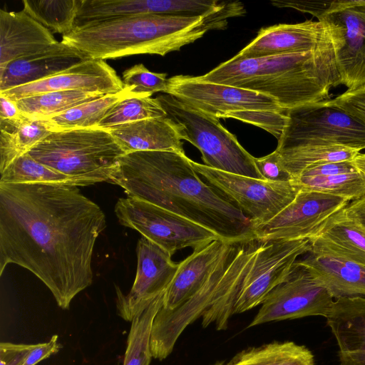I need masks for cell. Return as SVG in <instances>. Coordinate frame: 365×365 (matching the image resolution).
I'll return each mask as SVG.
<instances>
[{"mask_svg": "<svg viewBox=\"0 0 365 365\" xmlns=\"http://www.w3.org/2000/svg\"><path fill=\"white\" fill-rule=\"evenodd\" d=\"M166 93L217 119L232 118L259 127L277 140L287 120L286 111L273 98L200 76H174L168 79Z\"/></svg>", "mask_w": 365, "mask_h": 365, "instance_id": "6", "label": "cell"}, {"mask_svg": "<svg viewBox=\"0 0 365 365\" xmlns=\"http://www.w3.org/2000/svg\"><path fill=\"white\" fill-rule=\"evenodd\" d=\"M163 298L154 301L131 322L123 365H150L151 330L154 318L163 306Z\"/></svg>", "mask_w": 365, "mask_h": 365, "instance_id": "32", "label": "cell"}, {"mask_svg": "<svg viewBox=\"0 0 365 365\" xmlns=\"http://www.w3.org/2000/svg\"><path fill=\"white\" fill-rule=\"evenodd\" d=\"M31 344L1 342L0 365H23Z\"/></svg>", "mask_w": 365, "mask_h": 365, "instance_id": "40", "label": "cell"}, {"mask_svg": "<svg viewBox=\"0 0 365 365\" xmlns=\"http://www.w3.org/2000/svg\"><path fill=\"white\" fill-rule=\"evenodd\" d=\"M124 88L122 79L104 60L85 59L55 75L0 94L16 101L52 91L84 90L110 94L118 93Z\"/></svg>", "mask_w": 365, "mask_h": 365, "instance_id": "16", "label": "cell"}, {"mask_svg": "<svg viewBox=\"0 0 365 365\" xmlns=\"http://www.w3.org/2000/svg\"><path fill=\"white\" fill-rule=\"evenodd\" d=\"M326 319L341 365H365V297L335 299Z\"/></svg>", "mask_w": 365, "mask_h": 365, "instance_id": "21", "label": "cell"}, {"mask_svg": "<svg viewBox=\"0 0 365 365\" xmlns=\"http://www.w3.org/2000/svg\"><path fill=\"white\" fill-rule=\"evenodd\" d=\"M0 184L49 183L73 185L70 178L34 159L26 153L0 173Z\"/></svg>", "mask_w": 365, "mask_h": 365, "instance_id": "34", "label": "cell"}, {"mask_svg": "<svg viewBox=\"0 0 365 365\" xmlns=\"http://www.w3.org/2000/svg\"><path fill=\"white\" fill-rule=\"evenodd\" d=\"M167 74L150 71L143 63L135 64L123 72L125 86L133 87V92L140 97H151L158 92L166 93Z\"/></svg>", "mask_w": 365, "mask_h": 365, "instance_id": "36", "label": "cell"}, {"mask_svg": "<svg viewBox=\"0 0 365 365\" xmlns=\"http://www.w3.org/2000/svg\"><path fill=\"white\" fill-rule=\"evenodd\" d=\"M16 101L0 94V127H10L21 124L25 119Z\"/></svg>", "mask_w": 365, "mask_h": 365, "instance_id": "41", "label": "cell"}, {"mask_svg": "<svg viewBox=\"0 0 365 365\" xmlns=\"http://www.w3.org/2000/svg\"><path fill=\"white\" fill-rule=\"evenodd\" d=\"M106 130L125 154L138 151H172L185 154L180 134L167 117L143 119Z\"/></svg>", "mask_w": 365, "mask_h": 365, "instance_id": "24", "label": "cell"}, {"mask_svg": "<svg viewBox=\"0 0 365 365\" xmlns=\"http://www.w3.org/2000/svg\"><path fill=\"white\" fill-rule=\"evenodd\" d=\"M352 163L359 171L365 174V153H359Z\"/></svg>", "mask_w": 365, "mask_h": 365, "instance_id": "44", "label": "cell"}, {"mask_svg": "<svg viewBox=\"0 0 365 365\" xmlns=\"http://www.w3.org/2000/svg\"><path fill=\"white\" fill-rule=\"evenodd\" d=\"M275 150L292 180L312 166L331 162L351 161L360 153L357 150L339 145H307Z\"/></svg>", "mask_w": 365, "mask_h": 365, "instance_id": "29", "label": "cell"}, {"mask_svg": "<svg viewBox=\"0 0 365 365\" xmlns=\"http://www.w3.org/2000/svg\"><path fill=\"white\" fill-rule=\"evenodd\" d=\"M133 90V87L125 86L118 93L106 94L83 103L43 122L51 132L97 128L115 104L129 97H140Z\"/></svg>", "mask_w": 365, "mask_h": 365, "instance_id": "26", "label": "cell"}, {"mask_svg": "<svg viewBox=\"0 0 365 365\" xmlns=\"http://www.w3.org/2000/svg\"><path fill=\"white\" fill-rule=\"evenodd\" d=\"M137 270L130 292L125 294L116 287L117 314L127 322L165 295L179 267L171 255L142 237L138 242Z\"/></svg>", "mask_w": 365, "mask_h": 365, "instance_id": "15", "label": "cell"}, {"mask_svg": "<svg viewBox=\"0 0 365 365\" xmlns=\"http://www.w3.org/2000/svg\"><path fill=\"white\" fill-rule=\"evenodd\" d=\"M195 0H78L75 27L142 15L195 16Z\"/></svg>", "mask_w": 365, "mask_h": 365, "instance_id": "18", "label": "cell"}, {"mask_svg": "<svg viewBox=\"0 0 365 365\" xmlns=\"http://www.w3.org/2000/svg\"><path fill=\"white\" fill-rule=\"evenodd\" d=\"M106 227L103 210L76 186L0 184V275L19 265L68 309L92 284L93 248Z\"/></svg>", "mask_w": 365, "mask_h": 365, "instance_id": "1", "label": "cell"}, {"mask_svg": "<svg viewBox=\"0 0 365 365\" xmlns=\"http://www.w3.org/2000/svg\"><path fill=\"white\" fill-rule=\"evenodd\" d=\"M213 365H314V359L304 346L292 341H275L247 349L227 362Z\"/></svg>", "mask_w": 365, "mask_h": 365, "instance_id": "27", "label": "cell"}, {"mask_svg": "<svg viewBox=\"0 0 365 365\" xmlns=\"http://www.w3.org/2000/svg\"><path fill=\"white\" fill-rule=\"evenodd\" d=\"M50 133L43 120L28 118L19 126L0 128V173Z\"/></svg>", "mask_w": 365, "mask_h": 365, "instance_id": "30", "label": "cell"}, {"mask_svg": "<svg viewBox=\"0 0 365 365\" xmlns=\"http://www.w3.org/2000/svg\"><path fill=\"white\" fill-rule=\"evenodd\" d=\"M255 162L264 180L272 182L292 181L291 176L283 168L276 150L264 157L255 158Z\"/></svg>", "mask_w": 365, "mask_h": 365, "instance_id": "38", "label": "cell"}, {"mask_svg": "<svg viewBox=\"0 0 365 365\" xmlns=\"http://www.w3.org/2000/svg\"><path fill=\"white\" fill-rule=\"evenodd\" d=\"M114 211L122 225L137 230L171 256L179 250H195L219 239L211 230L139 199L120 198Z\"/></svg>", "mask_w": 365, "mask_h": 365, "instance_id": "9", "label": "cell"}, {"mask_svg": "<svg viewBox=\"0 0 365 365\" xmlns=\"http://www.w3.org/2000/svg\"><path fill=\"white\" fill-rule=\"evenodd\" d=\"M349 202L329 194L300 190L294 200L274 218L255 227V240H310Z\"/></svg>", "mask_w": 365, "mask_h": 365, "instance_id": "12", "label": "cell"}, {"mask_svg": "<svg viewBox=\"0 0 365 365\" xmlns=\"http://www.w3.org/2000/svg\"><path fill=\"white\" fill-rule=\"evenodd\" d=\"M235 245L217 239L193 250L190 256L179 262L178 271L165 293L161 308L173 310L198 292Z\"/></svg>", "mask_w": 365, "mask_h": 365, "instance_id": "19", "label": "cell"}, {"mask_svg": "<svg viewBox=\"0 0 365 365\" xmlns=\"http://www.w3.org/2000/svg\"><path fill=\"white\" fill-rule=\"evenodd\" d=\"M260 242L254 262L242 283L234 314L262 304L272 289L288 279L298 257L309 251V240Z\"/></svg>", "mask_w": 365, "mask_h": 365, "instance_id": "14", "label": "cell"}, {"mask_svg": "<svg viewBox=\"0 0 365 365\" xmlns=\"http://www.w3.org/2000/svg\"><path fill=\"white\" fill-rule=\"evenodd\" d=\"M245 14L235 1L218 13L200 16L142 15L75 27L62 42L86 59H115L138 54L162 56L180 50L213 29H224L227 19Z\"/></svg>", "mask_w": 365, "mask_h": 365, "instance_id": "3", "label": "cell"}, {"mask_svg": "<svg viewBox=\"0 0 365 365\" xmlns=\"http://www.w3.org/2000/svg\"><path fill=\"white\" fill-rule=\"evenodd\" d=\"M324 101L327 104L342 109L365 123V86L347 89L335 98Z\"/></svg>", "mask_w": 365, "mask_h": 365, "instance_id": "37", "label": "cell"}, {"mask_svg": "<svg viewBox=\"0 0 365 365\" xmlns=\"http://www.w3.org/2000/svg\"><path fill=\"white\" fill-rule=\"evenodd\" d=\"M191 165L198 175L238 206L254 227L274 218L300 190L292 181L272 182L235 175L192 160Z\"/></svg>", "mask_w": 365, "mask_h": 365, "instance_id": "10", "label": "cell"}, {"mask_svg": "<svg viewBox=\"0 0 365 365\" xmlns=\"http://www.w3.org/2000/svg\"><path fill=\"white\" fill-rule=\"evenodd\" d=\"M85 59L76 49L58 41L45 51L14 60L0 69V92L48 78Z\"/></svg>", "mask_w": 365, "mask_h": 365, "instance_id": "22", "label": "cell"}, {"mask_svg": "<svg viewBox=\"0 0 365 365\" xmlns=\"http://www.w3.org/2000/svg\"><path fill=\"white\" fill-rule=\"evenodd\" d=\"M53 34L24 10L0 9V69L56 44Z\"/></svg>", "mask_w": 365, "mask_h": 365, "instance_id": "20", "label": "cell"}, {"mask_svg": "<svg viewBox=\"0 0 365 365\" xmlns=\"http://www.w3.org/2000/svg\"><path fill=\"white\" fill-rule=\"evenodd\" d=\"M128 197L168 210L232 244L255 240L250 219L219 190L205 183L185 154L138 151L125 154L109 181Z\"/></svg>", "mask_w": 365, "mask_h": 365, "instance_id": "2", "label": "cell"}, {"mask_svg": "<svg viewBox=\"0 0 365 365\" xmlns=\"http://www.w3.org/2000/svg\"><path fill=\"white\" fill-rule=\"evenodd\" d=\"M327 26L341 84L365 86V0H336L318 17Z\"/></svg>", "mask_w": 365, "mask_h": 365, "instance_id": "11", "label": "cell"}, {"mask_svg": "<svg viewBox=\"0 0 365 365\" xmlns=\"http://www.w3.org/2000/svg\"><path fill=\"white\" fill-rule=\"evenodd\" d=\"M333 299L365 297V267L353 262L308 252L297 260Z\"/></svg>", "mask_w": 365, "mask_h": 365, "instance_id": "23", "label": "cell"}, {"mask_svg": "<svg viewBox=\"0 0 365 365\" xmlns=\"http://www.w3.org/2000/svg\"><path fill=\"white\" fill-rule=\"evenodd\" d=\"M334 301L328 291L296 261L288 279L266 297L248 327L304 317H327Z\"/></svg>", "mask_w": 365, "mask_h": 365, "instance_id": "13", "label": "cell"}, {"mask_svg": "<svg viewBox=\"0 0 365 365\" xmlns=\"http://www.w3.org/2000/svg\"><path fill=\"white\" fill-rule=\"evenodd\" d=\"M24 11L52 34L64 36L75 28L78 0H23Z\"/></svg>", "mask_w": 365, "mask_h": 365, "instance_id": "31", "label": "cell"}, {"mask_svg": "<svg viewBox=\"0 0 365 365\" xmlns=\"http://www.w3.org/2000/svg\"><path fill=\"white\" fill-rule=\"evenodd\" d=\"M309 242L310 252L342 258L365 267V229L341 210Z\"/></svg>", "mask_w": 365, "mask_h": 365, "instance_id": "25", "label": "cell"}, {"mask_svg": "<svg viewBox=\"0 0 365 365\" xmlns=\"http://www.w3.org/2000/svg\"><path fill=\"white\" fill-rule=\"evenodd\" d=\"M166 117L156 98L129 97L115 104L98 123L97 128H108L143 119Z\"/></svg>", "mask_w": 365, "mask_h": 365, "instance_id": "35", "label": "cell"}, {"mask_svg": "<svg viewBox=\"0 0 365 365\" xmlns=\"http://www.w3.org/2000/svg\"><path fill=\"white\" fill-rule=\"evenodd\" d=\"M106 94L84 90L58 91L24 98L16 101L22 114L36 120H46L83 103Z\"/></svg>", "mask_w": 365, "mask_h": 365, "instance_id": "28", "label": "cell"}, {"mask_svg": "<svg viewBox=\"0 0 365 365\" xmlns=\"http://www.w3.org/2000/svg\"><path fill=\"white\" fill-rule=\"evenodd\" d=\"M286 114L277 150L307 145L365 149V123L324 101L290 109Z\"/></svg>", "mask_w": 365, "mask_h": 365, "instance_id": "8", "label": "cell"}, {"mask_svg": "<svg viewBox=\"0 0 365 365\" xmlns=\"http://www.w3.org/2000/svg\"><path fill=\"white\" fill-rule=\"evenodd\" d=\"M331 44L327 26L319 20L279 24L262 28L257 36L232 58H255L305 52Z\"/></svg>", "mask_w": 365, "mask_h": 365, "instance_id": "17", "label": "cell"}, {"mask_svg": "<svg viewBox=\"0 0 365 365\" xmlns=\"http://www.w3.org/2000/svg\"><path fill=\"white\" fill-rule=\"evenodd\" d=\"M168 118L175 125L181 140L195 146L204 165L223 172L264 180L255 157L225 129L217 118L164 93L156 97Z\"/></svg>", "mask_w": 365, "mask_h": 365, "instance_id": "7", "label": "cell"}, {"mask_svg": "<svg viewBox=\"0 0 365 365\" xmlns=\"http://www.w3.org/2000/svg\"><path fill=\"white\" fill-rule=\"evenodd\" d=\"M331 1H310L296 0H272L271 4L277 8H290L301 12L309 13L318 19L328 8Z\"/></svg>", "mask_w": 365, "mask_h": 365, "instance_id": "42", "label": "cell"}, {"mask_svg": "<svg viewBox=\"0 0 365 365\" xmlns=\"http://www.w3.org/2000/svg\"><path fill=\"white\" fill-rule=\"evenodd\" d=\"M299 190L329 194L350 202L365 195V174L359 170L324 177H298L292 180Z\"/></svg>", "mask_w": 365, "mask_h": 365, "instance_id": "33", "label": "cell"}, {"mask_svg": "<svg viewBox=\"0 0 365 365\" xmlns=\"http://www.w3.org/2000/svg\"><path fill=\"white\" fill-rule=\"evenodd\" d=\"M200 78L267 95L286 112L329 100L331 88L341 84L333 44L305 52L231 58Z\"/></svg>", "mask_w": 365, "mask_h": 365, "instance_id": "4", "label": "cell"}, {"mask_svg": "<svg viewBox=\"0 0 365 365\" xmlns=\"http://www.w3.org/2000/svg\"><path fill=\"white\" fill-rule=\"evenodd\" d=\"M356 170L358 169L353 164L352 160L331 162L312 166L303 171L298 177H324Z\"/></svg>", "mask_w": 365, "mask_h": 365, "instance_id": "39", "label": "cell"}, {"mask_svg": "<svg viewBox=\"0 0 365 365\" xmlns=\"http://www.w3.org/2000/svg\"><path fill=\"white\" fill-rule=\"evenodd\" d=\"M28 153L76 187L108 182L125 154L110 133L99 128L51 132Z\"/></svg>", "mask_w": 365, "mask_h": 365, "instance_id": "5", "label": "cell"}, {"mask_svg": "<svg viewBox=\"0 0 365 365\" xmlns=\"http://www.w3.org/2000/svg\"><path fill=\"white\" fill-rule=\"evenodd\" d=\"M341 212L346 217L365 229V195L349 202Z\"/></svg>", "mask_w": 365, "mask_h": 365, "instance_id": "43", "label": "cell"}]
</instances>
